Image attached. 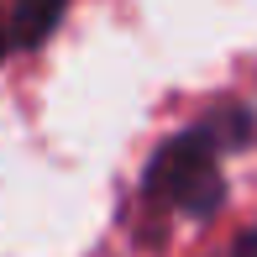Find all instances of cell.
<instances>
[{
    "mask_svg": "<svg viewBox=\"0 0 257 257\" xmlns=\"http://www.w3.org/2000/svg\"><path fill=\"white\" fill-rule=\"evenodd\" d=\"M257 137V110L252 105H220L205 121L173 132L168 142L147 158L142 168V200L158 210H179L189 220H210L226 205V179L220 158L247 153Z\"/></svg>",
    "mask_w": 257,
    "mask_h": 257,
    "instance_id": "obj_1",
    "label": "cell"
},
{
    "mask_svg": "<svg viewBox=\"0 0 257 257\" xmlns=\"http://www.w3.org/2000/svg\"><path fill=\"white\" fill-rule=\"evenodd\" d=\"M63 6L68 0H0V32L11 37V53L48 42L53 27L63 21Z\"/></svg>",
    "mask_w": 257,
    "mask_h": 257,
    "instance_id": "obj_2",
    "label": "cell"
},
{
    "mask_svg": "<svg viewBox=\"0 0 257 257\" xmlns=\"http://www.w3.org/2000/svg\"><path fill=\"white\" fill-rule=\"evenodd\" d=\"M231 257H257V231H247V236L236 241V252H231Z\"/></svg>",
    "mask_w": 257,
    "mask_h": 257,
    "instance_id": "obj_3",
    "label": "cell"
}]
</instances>
